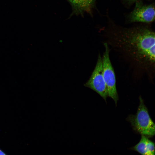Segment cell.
Segmentation results:
<instances>
[{"label":"cell","instance_id":"cell-2","mask_svg":"<svg viewBox=\"0 0 155 155\" xmlns=\"http://www.w3.org/2000/svg\"><path fill=\"white\" fill-rule=\"evenodd\" d=\"M140 104L135 115L128 118L134 130L141 135L152 137L155 133V125L149 115L143 100L140 97Z\"/></svg>","mask_w":155,"mask_h":155},{"label":"cell","instance_id":"cell-1","mask_svg":"<svg viewBox=\"0 0 155 155\" xmlns=\"http://www.w3.org/2000/svg\"><path fill=\"white\" fill-rule=\"evenodd\" d=\"M110 42L113 48L134 70L152 78L155 72V33L150 29L139 26L114 32Z\"/></svg>","mask_w":155,"mask_h":155},{"label":"cell","instance_id":"cell-4","mask_svg":"<svg viewBox=\"0 0 155 155\" xmlns=\"http://www.w3.org/2000/svg\"><path fill=\"white\" fill-rule=\"evenodd\" d=\"M85 86L98 93L105 100L108 96L103 75L102 59L99 54L95 67Z\"/></svg>","mask_w":155,"mask_h":155},{"label":"cell","instance_id":"cell-3","mask_svg":"<svg viewBox=\"0 0 155 155\" xmlns=\"http://www.w3.org/2000/svg\"><path fill=\"white\" fill-rule=\"evenodd\" d=\"M104 45L105 50L102 57L103 76L108 96L113 99L117 105L119 98L116 88L115 72L110 58L108 45L107 43H104Z\"/></svg>","mask_w":155,"mask_h":155},{"label":"cell","instance_id":"cell-7","mask_svg":"<svg viewBox=\"0 0 155 155\" xmlns=\"http://www.w3.org/2000/svg\"><path fill=\"white\" fill-rule=\"evenodd\" d=\"M148 139L146 136L142 135L141 138L139 142L134 146L132 149L141 154L148 155L147 147Z\"/></svg>","mask_w":155,"mask_h":155},{"label":"cell","instance_id":"cell-5","mask_svg":"<svg viewBox=\"0 0 155 155\" xmlns=\"http://www.w3.org/2000/svg\"><path fill=\"white\" fill-rule=\"evenodd\" d=\"M155 13L154 4L144 5L139 0L135 2L134 8L128 18L130 22L150 23L154 20Z\"/></svg>","mask_w":155,"mask_h":155},{"label":"cell","instance_id":"cell-8","mask_svg":"<svg viewBox=\"0 0 155 155\" xmlns=\"http://www.w3.org/2000/svg\"><path fill=\"white\" fill-rule=\"evenodd\" d=\"M147 150L148 155L155 154V146L154 143L148 138L147 141Z\"/></svg>","mask_w":155,"mask_h":155},{"label":"cell","instance_id":"cell-10","mask_svg":"<svg viewBox=\"0 0 155 155\" xmlns=\"http://www.w3.org/2000/svg\"><path fill=\"white\" fill-rule=\"evenodd\" d=\"M6 154L2 150L0 149V155H5Z\"/></svg>","mask_w":155,"mask_h":155},{"label":"cell","instance_id":"cell-9","mask_svg":"<svg viewBox=\"0 0 155 155\" xmlns=\"http://www.w3.org/2000/svg\"><path fill=\"white\" fill-rule=\"evenodd\" d=\"M126 3L130 5L139 0H123Z\"/></svg>","mask_w":155,"mask_h":155},{"label":"cell","instance_id":"cell-6","mask_svg":"<svg viewBox=\"0 0 155 155\" xmlns=\"http://www.w3.org/2000/svg\"><path fill=\"white\" fill-rule=\"evenodd\" d=\"M72 9L70 17L73 15L83 16L85 13L92 15V10L95 6L96 0H67Z\"/></svg>","mask_w":155,"mask_h":155}]
</instances>
